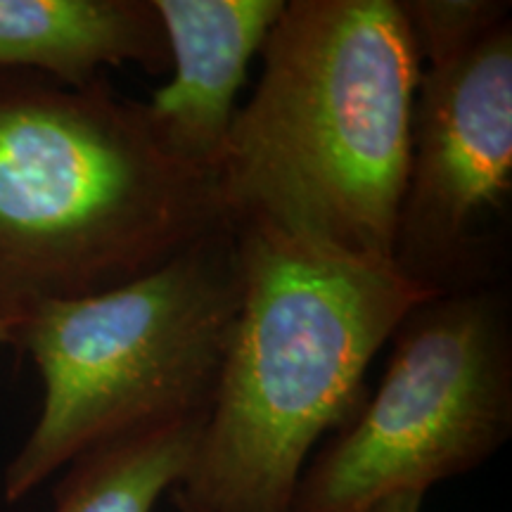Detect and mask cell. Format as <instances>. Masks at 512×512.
<instances>
[{
	"instance_id": "obj_1",
	"label": "cell",
	"mask_w": 512,
	"mask_h": 512,
	"mask_svg": "<svg viewBox=\"0 0 512 512\" xmlns=\"http://www.w3.org/2000/svg\"><path fill=\"white\" fill-rule=\"evenodd\" d=\"M240 309L207 422L171 498L200 512H290L313 448L366 401V373L403 318L437 297L259 219H233Z\"/></svg>"
},
{
	"instance_id": "obj_2",
	"label": "cell",
	"mask_w": 512,
	"mask_h": 512,
	"mask_svg": "<svg viewBox=\"0 0 512 512\" xmlns=\"http://www.w3.org/2000/svg\"><path fill=\"white\" fill-rule=\"evenodd\" d=\"M219 164L230 219L394 261L422 57L399 0H287Z\"/></svg>"
},
{
	"instance_id": "obj_3",
	"label": "cell",
	"mask_w": 512,
	"mask_h": 512,
	"mask_svg": "<svg viewBox=\"0 0 512 512\" xmlns=\"http://www.w3.org/2000/svg\"><path fill=\"white\" fill-rule=\"evenodd\" d=\"M230 221L219 174L102 81L0 72V318L155 271Z\"/></svg>"
},
{
	"instance_id": "obj_4",
	"label": "cell",
	"mask_w": 512,
	"mask_h": 512,
	"mask_svg": "<svg viewBox=\"0 0 512 512\" xmlns=\"http://www.w3.org/2000/svg\"><path fill=\"white\" fill-rule=\"evenodd\" d=\"M240 290L230 219L136 280L31 311L15 342L34 358L43 403L5 470V501L102 441L209 415Z\"/></svg>"
},
{
	"instance_id": "obj_5",
	"label": "cell",
	"mask_w": 512,
	"mask_h": 512,
	"mask_svg": "<svg viewBox=\"0 0 512 512\" xmlns=\"http://www.w3.org/2000/svg\"><path fill=\"white\" fill-rule=\"evenodd\" d=\"M375 394L306 463L290 512H366L477 470L512 432V328L498 287L439 294L394 330Z\"/></svg>"
},
{
	"instance_id": "obj_6",
	"label": "cell",
	"mask_w": 512,
	"mask_h": 512,
	"mask_svg": "<svg viewBox=\"0 0 512 512\" xmlns=\"http://www.w3.org/2000/svg\"><path fill=\"white\" fill-rule=\"evenodd\" d=\"M512 195V19L422 64L394 264L432 294L494 287Z\"/></svg>"
},
{
	"instance_id": "obj_7",
	"label": "cell",
	"mask_w": 512,
	"mask_h": 512,
	"mask_svg": "<svg viewBox=\"0 0 512 512\" xmlns=\"http://www.w3.org/2000/svg\"><path fill=\"white\" fill-rule=\"evenodd\" d=\"M174 76L145 102L171 155L219 174L247 67L287 0H152Z\"/></svg>"
},
{
	"instance_id": "obj_8",
	"label": "cell",
	"mask_w": 512,
	"mask_h": 512,
	"mask_svg": "<svg viewBox=\"0 0 512 512\" xmlns=\"http://www.w3.org/2000/svg\"><path fill=\"white\" fill-rule=\"evenodd\" d=\"M128 62L147 74L169 67L152 0H0V72L91 86L102 67Z\"/></svg>"
},
{
	"instance_id": "obj_9",
	"label": "cell",
	"mask_w": 512,
	"mask_h": 512,
	"mask_svg": "<svg viewBox=\"0 0 512 512\" xmlns=\"http://www.w3.org/2000/svg\"><path fill=\"white\" fill-rule=\"evenodd\" d=\"M207 415L102 441L69 463L53 512H152L185 482Z\"/></svg>"
},
{
	"instance_id": "obj_10",
	"label": "cell",
	"mask_w": 512,
	"mask_h": 512,
	"mask_svg": "<svg viewBox=\"0 0 512 512\" xmlns=\"http://www.w3.org/2000/svg\"><path fill=\"white\" fill-rule=\"evenodd\" d=\"M418 43L422 64L475 46L510 19L501 0H399Z\"/></svg>"
},
{
	"instance_id": "obj_11",
	"label": "cell",
	"mask_w": 512,
	"mask_h": 512,
	"mask_svg": "<svg viewBox=\"0 0 512 512\" xmlns=\"http://www.w3.org/2000/svg\"><path fill=\"white\" fill-rule=\"evenodd\" d=\"M422 501H425L422 494H394L366 512H422Z\"/></svg>"
},
{
	"instance_id": "obj_12",
	"label": "cell",
	"mask_w": 512,
	"mask_h": 512,
	"mask_svg": "<svg viewBox=\"0 0 512 512\" xmlns=\"http://www.w3.org/2000/svg\"><path fill=\"white\" fill-rule=\"evenodd\" d=\"M15 335H17V323L0 318V344L15 342Z\"/></svg>"
},
{
	"instance_id": "obj_13",
	"label": "cell",
	"mask_w": 512,
	"mask_h": 512,
	"mask_svg": "<svg viewBox=\"0 0 512 512\" xmlns=\"http://www.w3.org/2000/svg\"><path fill=\"white\" fill-rule=\"evenodd\" d=\"M171 503H174V508H176V512H200V510L190 508V505H185V503H181V501H176V498H171Z\"/></svg>"
}]
</instances>
